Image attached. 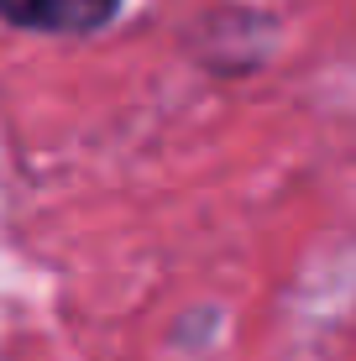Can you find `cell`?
<instances>
[{
	"mask_svg": "<svg viewBox=\"0 0 356 361\" xmlns=\"http://www.w3.org/2000/svg\"><path fill=\"white\" fill-rule=\"evenodd\" d=\"M200 58L210 63L220 79H241V73L262 68L273 58V42H278V21L262 16V11H247V6H226L215 16H204L200 27Z\"/></svg>",
	"mask_w": 356,
	"mask_h": 361,
	"instance_id": "6da1fadb",
	"label": "cell"
},
{
	"mask_svg": "<svg viewBox=\"0 0 356 361\" xmlns=\"http://www.w3.org/2000/svg\"><path fill=\"white\" fill-rule=\"evenodd\" d=\"M126 11V0H0V21L37 37H94Z\"/></svg>",
	"mask_w": 356,
	"mask_h": 361,
	"instance_id": "7a4b0ae2",
	"label": "cell"
}]
</instances>
